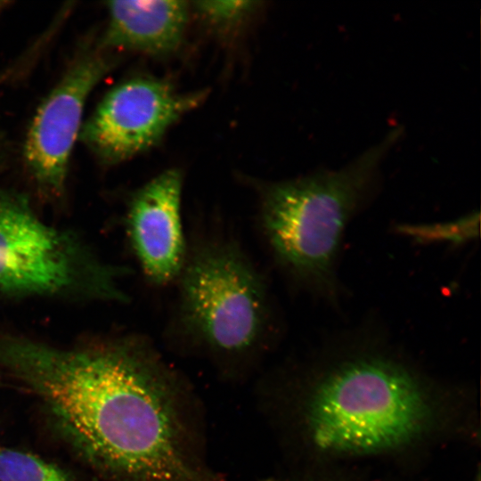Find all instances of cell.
<instances>
[{
    "mask_svg": "<svg viewBox=\"0 0 481 481\" xmlns=\"http://www.w3.org/2000/svg\"><path fill=\"white\" fill-rule=\"evenodd\" d=\"M203 99L182 94L167 80L129 78L112 88L83 127L89 149L104 163L117 164L145 151Z\"/></svg>",
    "mask_w": 481,
    "mask_h": 481,
    "instance_id": "cell-5",
    "label": "cell"
},
{
    "mask_svg": "<svg viewBox=\"0 0 481 481\" xmlns=\"http://www.w3.org/2000/svg\"><path fill=\"white\" fill-rule=\"evenodd\" d=\"M129 273L40 219L26 196L0 186V296L126 303L120 281Z\"/></svg>",
    "mask_w": 481,
    "mask_h": 481,
    "instance_id": "cell-4",
    "label": "cell"
},
{
    "mask_svg": "<svg viewBox=\"0 0 481 481\" xmlns=\"http://www.w3.org/2000/svg\"><path fill=\"white\" fill-rule=\"evenodd\" d=\"M0 481H72L56 465L27 452L0 448Z\"/></svg>",
    "mask_w": 481,
    "mask_h": 481,
    "instance_id": "cell-9",
    "label": "cell"
},
{
    "mask_svg": "<svg viewBox=\"0 0 481 481\" xmlns=\"http://www.w3.org/2000/svg\"><path fill=\"white\" fill-rule=\"evenodd\" d=\"M281 481H360L346 475L338 466L313 467L293 470L289 477Z\"/></svg>",
    "mask_w": 481,
    "mask_h": 481,
    "instance_id": "cell-11",
    "label": "cell"
},
{
    "mask_svg": "<svg viewBox=\"0 0 481 481\" xmlns=\"http://www.w3.org/2000/svg\"><path fill=\"white\" fill-rule=\"evenodd\" d=\"M193 8L215 27H228L246 16L253 8L252 1H197Z\"/></svg>",
    "mask_w": 481,
    "mask_h": 481,
    "instance_id": "cell-10",
    "label": "cell"
},
{
    "mask_svg": "<svg viewBox=\"0 0 481 481\" xmlns=\"http://www.w3.org/2000/svg\"><path fill=\"white\" fill-rule=\"evenodd\" d=\"M103 45L163 56L175 52L184 36L188 3L175 0L108 3Z\"/></svg>",
    "mask_w": 481,
    "mask_h": 481,
    "instance_id": "cell-8",
    "label": "cell"
},
{
    "mask_svg": "<svg viewBox=\"0 0 481 481\" xmlns=\"http://www.w3.org/2000/svg\"><path fill=\"white\" fill-rule=\"evenodd\" d=\"M257 406L295 469L417 456L478 436L474 396L375 345L271 371Z\"/></svg>",
    "mask_w": 481,
    "mask_h": 481,
    "instance_id": "cell-1",
    "label": "cell"
},
{
    "mask_svg": "<svg viewBox=\"0 0 481 481\" xmlns=\"http://www.w3.org/2000/svg\"><path fill=\"white\" fill-rule=\"evenodd\" d=\"M183 176L175 168L159 174L131 197L127 237L146 281L175 283L184 265L189 241L182 219Z\"/></svg>",
    "mask_w": 481,
    "mask_h": 481,
    "instance_id": "cell-7",
    "label": "cell"
},
{
    "mask_svg": "<svg viewBox=\"0 0 481 481\" xmlns=\"http://www.w3.org/2000/svg\"><path fill=\"white\" fill-rule=\"evenodd\" d=\"M383 140L338 170L262 185L258 226L269 254L292 281L330 292L348 221L378 183L381 163L403 135Z\"/></svg>",
    "mask_w": 481,
    "mask_h": 481,
    "instance_id": "cell-3",
    "label": "cell"
},
{
    "mask_svg": "<svg viewBox=\"0 0 481 481\" xmlns=\"http://www.w3.org/2000/svg\"><path fill=\"white\" fill-rule=\"evenodd\" d=\"M175 284L167 346L207 361L226 382L253 377L272 347L274 313L265 278L239 242L193 238Z\"/></svg>",
    "mask_w": 481,
    "mask_h": 481,
    "instance_id": "cell-2",
    "label": "cell"
},
{
    "mask_svg": "<svg viewBox=\"0 0 481 481\" xmlns=\"http://www.w3.org/2000/svg\"><path fill=\"white\" fill-rule=\"evenodd\" d=\"M110 67L96 53L79 58L37 109L25 142V160L39 190L64 193L69 160L87 97Z\"/></svg>",
    "mask_w": 481,
    "mask_h": 481,
    "instance_id": "cell-6",
    "label": "cell"
}]
</instances>
